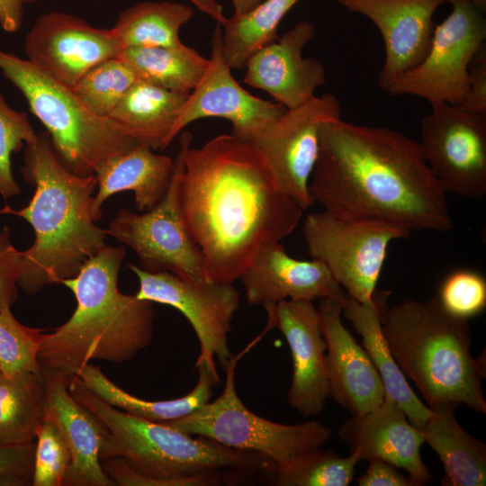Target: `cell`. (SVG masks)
Instances as JSON below:
<instances>
[{"label": "cell", "mask_w": 486, "mask_h": 486, "mask_svg": "<svg viewBox=\"0 0 486 486\" xmlns=\"http://www.w3.org/2000/svg\"><path fill=\"white\" fill-rule=\"evenodd\" d=\"M180 200L211 279L220 283L239 280L260 247L289 236L303 213L259 152L231 133L187 143Z\"/></svg>", "instance_id": "obj_1"}, {"label": "cell", "mask_w": 486, "mask_h": 486, "mask_svg": "<svg viewBox=\"0 0 486 486\" xmlns=\"http://www.w3.org/2000/svg\"><path fill=\"white\" fill-rule=\"evenodd\" d=\"M324 209L412 230L446 232L453 221L418 141L386 127L324 122L310 183Z\"/></svg>", "instance_id": "obj_2"}, {"label": "cell", "mask_w": 486, "mask_h": 486, "mask_svg": "<svg viewBox=\"0 0 486 486\" xmlns=\"http://www.w3.org/2000/svg\"><path fill=\"white\" fill-rule=\"evenodd\" d=\"M68 389L106 428L100 459L114 485L216 486L230 482L221 472L225 469L269 476L277 468L264 455L132 416L100 399L77 378Z\"/></svg>", "instance_id": "obj_3"}, {"label": "cell", "mask_w": 486, "mask_h": 486, "mask_svg": "<svg viewBox=\"0 0 486 486\" xmlns=\"http://www.w3.org/2000/svg\"><path fill=\"white\" fill-rule=\"evenodd\" d=\"M23 179L33 185L29 203L20 210L5 204L0 214L24 219L34 231L32 246L21 251L18 286L32 295L50 284L76 275L83 264L104 248L107 233L94 224L90 213L94 175L77 176L57 158L47 131L26 145Z\"/></svg>", "instance_id": "obj_4"}, {"label": "cell", "mask_w": 486, "mask_h": 486, "mask_svg": "<svg viewBox=\"0 0 486 486\" xmlns=\"http://www.w3.org/2000/svg\"><path fill=\"white\" fill-rule=\"evenodd\" d=\"M125 256L123 246H105L76 275L61 282L73 292L76 307L65 323L41 333L40 368L59 372L71 382L92 360L121 364L148 346L156 310L153 302L119 291Z\"/></svg>", "instance_id": "obj_5"}, {"label": "cell", "mask_w": 486, "mask_h": 486, "mask_svg": "<svg viewBox=\"0 0 486 486\" xmlns=\"http://www.w3.org/2000/svg\"><path fill=\"white\" fill-rule=\"evenodd\" d=\"M381 324L395 361L428 408L464 404L486 413L485 353L477 358L472 356L468 320L450 315L432 297L384 305Z\"/></svg>", "instance_id": "obj_6"}, {"label": "cell", "mask_w": 486, "mask_h": 486, "mask_svg": "<svg viewBox=\"0 0 486 486\" xmlns=\"http://www.w3.org/2000/svg\"><path fill=\"white\" fill-rule=\"evenodd\" d=\"M0 70L46 128L57 158L69 172L94 175L106 159L138 144L115 121L89 112L71 86L28 58L0 50Z\"/></svg>", "instance_id": "obj_7"}, {"label": "cell", "mask_w": 486, "mask_h": 486, "mask_svg": "<svg viewBox=\"0 0 486 486\" xmlns=\"http://www.w3.org/2000/svg\"><path fill=\"white\" fill-rule=\"evenodd\" d=\"M249 347L233 355L228 363L224 389L218 398L187 416L164 423L232 449L264 455L278 469L301 454L321 447L330 439L332 431L317 420L294 425L274 422L245 406L238 395L235 376L237 364Z\"/></svg>", "instance_id": "obj_8"}, {"label": "cell", "mask_w": 486, "mask_h": 486, "mask_svg": "<svg viewBox=\"0 0 486 486\" xmlns=\"http://www.w3.org/2000/svg\"><path fill=\"white\" fill-rule=\"evenodd\" d=\"M410 234L398 225L328 209L310 213L303 223L309 255L360 303L374 302L391 242Z\"/></svg>", "instance_id": "obj_9"}, {"label": "cell", "mask_w": 486, "mask_h": 486, "mask_svg": "<svg viewBox=\"0 0 486 486\" xmlns=\"http://www.w3.org/2000/svg\"><path fill=\"white\" fill-rule=\"evenodd\" d=\"M192 138L189 131L181 135L172 179L163 199L143 213L121 209L105 231L136 254L142 269L206 283L212 280L205 256L185 221L180 200L184 154Z\"/></svg>", "instance_id": "obj_10"}, {"label": "cell", "mask_w": 486, "mask_h": 486, "mask_svg": "<svg viewBox=\"0 0 486 486\" xmlns=\"http://www.w3.org/2000/svg\"><path fill=\"white\" fill-rule=\"evenodd\" d=\"M451 12L435 25L423 60L401 74L389 87L392 95H413L431 104L459 105L469 86V68L485 46L486 21L472 0H447Z\"/></svg>", "instance_id": "obj_11"}, {"label": "cell", "mask_w": 486, "mask_h": 486, "mask_svg": "<svg viewBox=\"0 0 486 486\" xmlns=\"http://www.w3.org/2000/svg\"><path fill=\"white\" fill-rule=\"evenodd\" d=\"M339 118L338 99L325 93L300 107L286 110L243 140L259 152L279 190L302 211L314 204L309 183L319 156L320 127Z\"/></svg>", "instance_id": "obj_12"}, {"label": "cell", "mask_w": 486, "mask_h": 486, "mask_svg": "<svg viewBox=\"0 0 486 486\" xmlns=\"http://www.w3.org/2000/svg\"><path fill=\"white\" fill-rule=\"evenodd\" d=\"M129 268L139 280L137 298L171 306L186 318L199 342L195 364L203 362L217 370V361L224 370L233 356L229 333L240 303L234 285L184 280L169 272L150 273L133 264Z\"/></svg>", "instance_id": "obj_13"}, {"label": "cell", "mask_w": 486, "mask_h": 486, "mask_svg": "<svg viewBox=\"0 0 486 486\" xmlns=\"http://www.w3.org/2000/svg\"><path fill=\"white\" fill-rule=\"evenodd\" d=\"M423 157L447 194L469 199L486 194V116L446 103L431 104L421 120Z\"/></svg>", "instance_id": "obj_14"}, {"label": "cell", "mask_w": 486, "mask_h": 486, "mask_svg": "<svg viewBox=\"0 0 486 486\" xmlns=\"http://www.w3.org/2000/svg\"><path fill=\"white\" fill-rule=\"evenodd\" d=\"M287 109L245 90L233 77L222 48V29L217 23L212 38L208 68L180 108L168 145L190 123L221 118L232 124L231 134L245 140L251 133L281 117Z\"/></svg>", "instance_id": "obj_15"}, {"label": "cell", "mask_w": 486, "mask_h": 486, "mask_svg": "<svg viewBox=\"0 0 486 486\" xmlns=\"http://www.w3.org/2000/svg\"><path fill=\"white\" fill-rule=\"evenodd\" d=\"M120 50L111 29L58 11L40 15L24 38L27 58L71 87Z\"/></svg>", "instance_id": "obj_16"}, {"label": "cell", "mask_w": 486, "mask_h": 486, "mask_svg": "<svg viewBox=\"0 0 486 486\" xmlns=\"http://www.w3.org/2000/svg\"><path fill=\"white\" fill-rule=\"evenodd\" d=\"M266 329L277 328L287 341L292 359L288 403L305 417L321 413L329 398L326 342L319 310L312 301L284 300L264 307Z\"/></svg>", "instance_id": "obj_17"}, {"label": "cell", "mask_w": 486, "mask_h": 486, "mask_svg": "<svg viewBox=\"0 0 486 486\" xmlns=\"http://www.w3.org/2000/svg\"><path fill=\"white\" fill-rule=\"evenodd\" d=\"M352 13L371 20L385 47L379 86L386 91L403 73L426 57L434 32L433 15L447 0H337Z\"/></svg>", "instance_id": "obj_18"}, {"label": "cell", "mask_w": 486, "mask_h": 486, "mask_svg": "<svg viewBox=\"0 0 486 486\" xmlns=\"http://www.w3.org/2000/svg\"><path fill=\"white\" fill-rule=\"evenodd\" d=\"M315 33L312 23H296L273 42L258 49L248 60L244 82L268 93L287 110L300 107L326 82V68L302 51Z\"/></svg>", "instance_id": "obj_19"}, {"label": "cell", "mask_w": 486, "mask_h": 486, "mask_svg": "<svg viewBox=\"0 0 486 486\" xmlns=\"http://www.w3.org/2000/svg\"><path fill=\"white\" fill-rule=\"evenodd\" d=\"M346 296L319 300L329 397L351 415H362L381 405L385 391L364 348L342 322Z\"/></svg>", "instance_id": "obj_20"}, {"label": "cell", "mask_w": 486, "mask_h": 486, "mask_svg": "<svg viewBox=\"0 0 486 486\" xmlns=\"http://www.w3.org/2000/svg\"><path fill=\"white\" fill-rule=\"evenodd\" d=\"M338 436L356 452L360 461L379 459L403 469L422 486L432 473L421 458L423 431L410 423L403 410L388 396L379 407L362 415H351Z\"/></svg>", "instance_id": "obj_21"}, {"label": "cell", "mask_w": 486, "mask_h": 486, "mask_svg": "<svg viewBox=\"0 0 486 486\" xmlns=\"http://www.w3.org/2000/svg\"><path fill=\"white\" fill-rule=\"evenodd\" d=\"M239 280L248 303L263 307L284 300L313 302L346 295L322 262L296 259L280 241L263 244Z\"/></svg>", "instance_id": "obj_22"}, {"label": "cell", "mask_w": 486, "mask_h": 486, "mask_svg": "<svg viewBox=\"0 0 486 486\" xmlns=\"http://www.w3.org/2000/svg\"><path fill=\"white\" fill-rule=\"evenodd\" d=\"M46 387L45 412L58 423L68 445L71 462L62 486H112L100 452L106 428L71 395L70 381L59 372L40 368Z\"/></svg>", "instance_id": "obj_23"}, {"label": "cell", "mask_w": 486, "mask_h": 486, "mask_svg": "<svg viewBox=\"0 0 486 486\" xmlns=\"http://www.w3.org/2000/svg\"><path fill=\"white\" fill-rule=\"evenodd\" d=\"M174 166L171 158L140 144L106 159L94 174L97 194L90 207L93 220L102 218L101 208L110 196L123 191L134 193L139 211L155 207L169 188Z\"/></svg>", "instance_id": "obj_24"}, {"label": "cell", "mask_w": 486, "mask_h": 486, "mask_svg": "<svg viewBox=\"0 0 486 486\" xmlns=\"http://www.w3.org/2000/svg\"><path fill=\"white\" fill-rule=\"evenodd\" d=\"M387 296L375 293L374 302L360 303L346 295L342 314L361 336L363 347L382 381L385 395L403 410L411 424L422 430L431 410L411 389L388 346L381 324Z\"/></svg>", "instance_id": "obj_25"}, {"label": "cell", "mask_w": 486, "mask_h": 486, "mask_svg": "<svg viewBox=\"0 0 486 486\" xmlns=\"http://www.w3.org/2000/svg\"><path fill=\"white\" fill-rule=\"evenodd\" d=\"M454 404L429 408L431 416L422 428L425 442L443 464V486H484L486 446L458 423Z\"/></svg>", "instance_id": "obj_26"}, {"label": "cell", "mask_w": 486, "mask_h": 486, "mask_svg": "<svg viewBox=\"0 0 486 486\" xmlns=\"http://www.w3.org/2000/svg\"><path fill=\"white\" fill-rule=\"evenodd\" d=\"M198 380L184 396L166 400H146L133 396L109 380L99 366L86 364L76 378L93 393L113 407L132 416L154 422H167L181 418L209 402L213 389L220 383L218 371L202 362L194 365Z\"/></svg>", "instance_id": "obj_27"}, {"label": "cell", "mask_w": 486, "mask_h": 486, "mask_svg": "<svg viewBox=\"0 0 486 486\" xmlns=\"http://www.w3.org/2000/svg\"><path fill=\"white\" fill-rule=\"evenodd\" d=\"M189 94L138 80L110 115L138 143L153 150L168 146L178 112Z\"/></svg>", "instance_id": "obj_28"}, {"label": "cell", "mask_w": 486, "mask_h": 486, "mask_svg": "<svg viewBox=\"0 0 486 486\" xmlns=\"http://www.w3.org/2000/svg\"><path fill=\"white\" fill-rule=\"evenodd\" d=\"M45 407L46 387L41 371L10 375L0 372V444L35 441Z\"/></svg>", "instance_id": "obj_29"}, {"label": "cell", "mask_w": 486, "mask_h": 486, "mask_svg": "<svg viewBox=\"0 0 486 486\" xmlns=\"http://www.w3.org/2000/svg\"><path fill=\"white\" fill-rule=\"evenodd\" d=\"M191 6L176 2H142L120 12L111 29L120 47H176L179 32L193 17Z\"/></svg>", "instance_id": "obj_30"}, {"label": "cell", "mask_w": 486, "mask_h": 486, "mask_svg": "<svg viewBox=\"0 0 486 486\" xmlns=\"http://www.w3.org/2000/svg\"><path fill=\"white\" fill-rule=\"evenodd\" d=\"M118 57L140 80L189 94L204 75L209 58L184 43L176 47L122 49Z\"/></svg>", "instance_id": "obj_31"}, {"label": "cell", "mask_w": 486, "mask_h": 486, "mask_svg": "<svg viewBox=\"0 0 486 486\" xmlns=\"http://www.w3.org/2000/svg\"><path fill=\"white\" fill-rule=\"evenodd\" d=\"M300 0H265L251 11L225 17L222 48L230 68H245L248 60L261 47L278 39L283 18Z\"/></svg>", "instance_id": "obj_32"}, {"label": "cell", "mask_w": 486, "mask_h": 486, "mask_svg": "<svg viewBox=\"0 0 486 486\" xmlns=\"http://www.w3.org/2000/svg\"><path fill=\"white\" fill-rule=\"evenodd\" d=\"M359 462L356 452L344 457L319 447L276 469L269 477L278 486H347Z\"/></svg>", "instance_id": "obj_33"}, {"label": "cell", "mask_w": 486, "mask_h": 486, "mask_svg": "<svg viewBox=\"0 0 486 486\" xmlns=\"http://www.w3.org/2000/svg\"><path fill=\"white\" fill-rule=\"evenodd\" d=\"M138 80L131 68L117 56L94 67L72 88L89 112L110 118L121 99Z\"/></svg>", "instance_id": "obj_34"}, {"label": "cell", "mask_w": 486, "mask_h": 486, "mask_svg": "<svg viewBox=\"0 0 486 486\" xmlns=\"http://www.w3.org/2000/svg\"><path fill=\"white\" fill-rule=\"evenodd\" d=\"M41 329L19 322L11 309L0 310V372L40 373L38 354Z\"/></svg>", "instance_id": "obj_35"}, {"label": "cell", "mask_w": 486, "mask_h": 486, "mask_svg": "<svg viewBox=\"0 0 486 486\" xmlns=\"http://www.w3.org/2000/svg\"><path fill=\"white\" fill-rule=\"evenodd\" d=\"M33 486H62L71 462L67 440L58 421L45 412L37 431Z\"/></svg>", "instance_id": "obj_36"}, {"label": "cell", "mask_w": 486, "mask_h": 486, "mask_svg": "<svg viewBox=\"0 0 486 486\" xmlns=\"http://www.w3.org/2000/svg\"><path fill=\"white\" fill-rule=\"evenodd\" d=\"M38 137L27 114L10 107L0 93V195L4 200L21 193L13 175V153L36 142Z\"/></svg>", "instance_id": "obj_37"}, {"label": "cell", "mask_w": 486, "mask_h": 486, "mask_svg": "<svg viewBox=\"0 0 486 486\" xmlns=\"http://www.w3.org/2000/svg\"><path fill=\"white\" fill-rule=\"evenodd\" d=\"M436 299L450 315L468 320L486 307V280L474 270H454L441 283Z\"/></svg>", "instance_id": "obj_38"}, {"label": "cell", "mask_w": 486, "mask_h": 486, "mask_svg": "<svg viewBox=\"0 0 486 486\" xmlns=\"http://www.w3.org/2000/svg\"><path fill=\"white\" fill-rule=\"evenodd\" d=\"M35 445V441L19 445L0 444V485L32 483Z\"/></svg>", "instance_id": "obj_39"}, {"label": "cell", "mask_w": 486, "mask_h": 486, "mask_svg": "<svg viewBox=\"0 0 486 486\" xmlns=\"http://www.w3.org/2000/svg\"><path fill=\"white\" fill-rule=\"evenodd\" d=\"M22 254L12 243L7 227L0 231V310L11 309L18 298Z\"/></svg>", "instance_id": "obj_40"}, {"label": "cell", "mask_w": 486, "mask_h": 486, "mask_svg": "<svg viewBox=\"0 0 486 486\" xmlns=\"http://www.w3.org/2000/svg\"><path fill=\"white\" fill-rule=\"evenodd\" d=\"M484 47L477 52L471 62L468 92L458 106L466 112L486 116V51Z\"/></svg>", "instance_id": "obj_41"}, {"label": "cell", "mask_w": 486, "mask_h": 486, "mask_svg": "<svg viewBox=\"0 0 486 486\" xmlns=\"http://www.w3.org/2000/svg\"><path fill=\"white\" fill-rule=\"evenodd\" d=\"M359 486H416L410 476L398 468L379 459L368 460L366 472L356 479Z\"/></svg>", "instance_id": "obj_42"}, {"label": "cell", "mask_w": 486, "mask_h": 486, "mask_svg": "<svg viewBox=\"0 0 486 486\" xmlns=\"http://www.w3.org/2000/svg\"><path fill=\"white\" fill-rule=\"evenodd\" d=\"M23 0H0V26L9 33L17 32L22 22Z\"/></svg>", "instance_id": "obj_43"}, {"label": "cell", "mask_w": 486, "mask_h": 486, "mask_svg": "<svg viewBox=\"0 0 486 486\" xmlns=\"http://www.w3.org/2000/svg\"><path fill=\"white\" fill-rule=\"evenodd\" d=\"M195 7L221 24L225 19L223 8L217 0H188Z\"/></svg>", "instance_id": "obj_44"}, {"label": "cell", "mask_w": 486, "mask_h": 486, "mask_svg": "<svg viewBox=\"0 0 486 486\" xmlns=\"http://www.w3.org/2000/svg\"><path fill=\"white\" fill-rule=\"evenodd\" d=\"M263 0H231L235 15L244 14L252 9H254L257 4H259Z\"/></svg>", "instance_id": "obj_45"}, {"label": "cell", "mask_w": 486, "mask_h": 486, "mask_svg": "<svg viewBox=\"0 0 486 486\" xmlns=\"http://www.w3.org/2000/svg\"><path fill=\"white\" fill-rule=\"evenodd\" d=\"M483 13L486 9V0H472Z\"/></svg>", "instance_id": "obj_46"}, {"label": "cell", "mask_w": 486, "mask_h": 486, "mask_svg": "<svg viewBox=\"0 0 486 486\" xmlns=\"http://www.w3.org/2000/svg\"><path fill=\"white\" fill-rule=\"evenodd\" d=\"M37 1H40V0H23L24 4H32V3H35Z\"/></svg>", "instance_id": "obj_47"}]
</instances>
